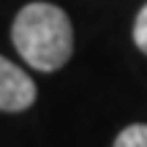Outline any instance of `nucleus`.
Masks as SVG:
<instances>
[{
    "label": "nucleus",
    "instance_id": "nucleus-1",
    "mask_svg": "<svg viewBox=\"0 0 147 147\" xmlns=\"http://www.w3.org/2000/svg\"><path fill=\"white\" fill-rule=\"evenodd\" d=\"M11 41L30 68L52 74L74 55L71 19L55 3H27L11 25Z\"/></svg>",
    "mask_w": 147,
    "mask_h": 147
},
{
    "label": "nucleus",
    "instance_id": "nucleus-2",
    "mask_svg": "<svg viewBox=\"0 0 147 147\" xmlns=\"http://www.w3.org/2000/svg\"><path fill=\"white\" fill-rule=\"evenodd\" d=\"M36 82L0 55V112H25L36 104Z\"/></svg>",
    "mask_w": 147,
    "mask_h": 147
},
{
    "label": "nucleus",
    "instance_id": "nucleus-3",
    "mask_svg": "<svg viewBox=\"0 0 147 147\" xmlns=\"http://www.w3.org/2000/svg\"><path fill=\"white\" fill-rule=\"evenodd\" d=\"M112 147H147V125L144 123H134V125L123 128L115 136Z\"/></svg>",
    "mask_w": 147,
    "mask_h": 147
},
{
    "label": "nucleus",
    "instance_id": "nucleus-4",
    "mask_svg": "<svg viewBox=\"0 0 147 147\" xmlns=\"http://www.w3.org/2000/svg\"><path fill=\"white\" fill-rule=\"evenodd\" d=\"M134 44L147 55V3L142 5V11L136 14V22H134Z\"/></svg>",
    "mask_w": 147,
    "mask_h": 147
}]
</instances>
